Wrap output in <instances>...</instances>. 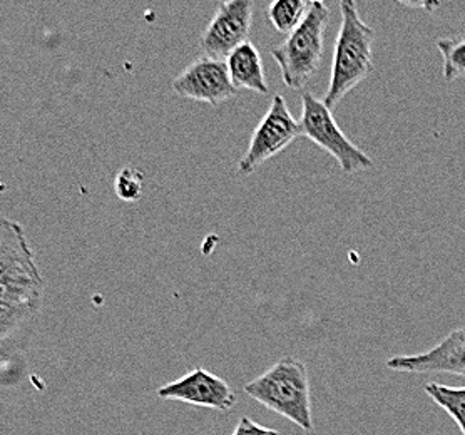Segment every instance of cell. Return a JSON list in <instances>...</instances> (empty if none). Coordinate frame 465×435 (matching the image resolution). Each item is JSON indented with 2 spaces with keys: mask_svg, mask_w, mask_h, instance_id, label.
Returning <instances> with one entry per match:
<instances>
[{
  "mask_svg": "<svg viewBox=\"0 0 465 435\" xmlns=\"http://www.w3.org/2000/svg\"><path fill=\"white\" fill-rule=\"evenodd\" d=\"M173 91L184 99L216 107L238 94L224 61L203 55L186 65L174 81Z\"/></svg>",
  "mask_w": 465,
  "mask_h": 435,
  "instance_id": "8",
  "label": "cell"
},
{
  "mask_svg": "<svg viewBox=\"0 0 465 435\" xmlns=\"http://www.w3.org/2000/svg\"><path fill=\"white\" fill-rule=\"evenodd\" d=\"M253 9L252 0H228L218 4L214 17L200 39L203 55L223 61L238 45L246 43L253 25Z\"/></svg>",
  "mask_w": 465,
  "mask_h": 435,
  "instance_id": "6",
  "label": "cell"
},
{
  "mask_svg": "<svg viewBox=\"0 0 465 435\" xmlns=\"http://www.w3.org/2000/svg\"><path fill=\"white\" fill-rule=\"evenodd\" d=\"M328 19L327 4L320 0L312 2L302 24L286 35L283 43L272 49L286 87L300 91L320 71Z\"/></svg>",
  "mask_w": 465,
  "mask_h": 435,
  "instance_id": "3",
  "label": "cell"
},
{
  "mask_svg": "<svg viewBox=\"0 0 465 435\" xmlns=\"http://www.w3.org/2000/svg\"><path fill=\"white\" fill-rule=\"evenodd\" d=\"M232 435H282L275 429L256 424L250 417H242Z\"/></svg>",
  "mask_w": 465,
  "mask_h": 435,
  "instance_id": "18",
  "label": "cell"
},
{
  "mask_svg": "<svg viewBox=\"0 0 465 435\" xmlns=\"http://www.w3.org/2000/svg\"><path fill=\"white\" fill-rule=\"evenodd\" d=\"M310 4L307 0H275L268 5L266 19L276 33L288 35L305 19Z\"/></svg>",
  "mask_w": 465,
  "mask_h": 435,
  "instance_id": "13",
  "label": "cell"
},
{
  "mask_svg": "<svg viewBox=\"0 0 465 435\" xmlns=\"http://www.w3.org/2000/svg\"><path fill=\"white\" fill-rule=\"evenodd\" d=\"M41 310L0 303V365L19 355Z\"/></svg>",
  "mask_w": 465,
  "mask_h": 435,
  "instance_id": "11",
  "label": "cell"
},
{
  "mask_svg": "<svg viewBox=\"0 0 465 435\" xmlns=\"http://www.w3.org/2000/svg\"><path fill=\"white\" fill-rule=\"evenodd\" d=\"M228 74L232 84L236 91L248 89L256 94H270V85L264 75L262 54L256 45L250 41L238 45L228 57H226Z\"/></svg>",
  "mask_w": 465,
  "mask_h": 435,
  "instance_id": "12",
  "label": "cell"
},
{
  "mask_svg": "<svg viewBox=\"0 0 465 435\" xmlns=\"http://www.w3.org/2000/svg\"><path fill=\"white\" fill-rule=\"evenodd\" d=\"M156 395L163 400L188 403L220 412H230L238 402L230 383L204 369H194L178 381L159 387Z\"/></svg>",
  "mask_w": 465,
  "mask_h": 435,
  "instance_id": "7",
  "label": "cell"
},
{
  "mask_svg": "<svg viewBox=\"0 0 465 435\" xmlns=\"http://www.w3.org/2000/svg\"><path fill=\"white\" fill-rule=\"evenodd\" d=\"M298 136H302L300 124L286 106L285 97L275 94L263 119L254 129L243 158L238 163V173L243 176L253 174L266 161L285 151Z\"/></svg>",
  "mask_w": 465,
  "mask_h": 435,
  "instance_id": "5",
  "label": "cell"
},
{
  "mask_svg": "<svg viewBox=\"0 0 465 435\" xmlns=\"http://www.w3.org/2000/svg\"><path fill=\"white\" fill-rule=\"evenodd\" d=\"M243 391L268 410L282 415L300 429H313L312 391L305 361L285 357L252 382L244 383Z\"/></svg>",
  "mask_w": 465,
  "mask_h": 435,
  "instance_id": "2",
  "label": "cell"
},
{
  "mask_svg": "<svg viewBox=\"0 0 465 435\" xmlns=\"http://www.w3.org/2000/svg\"><path fill=\"white\" fill-rule=\"evenodd\" d=\"M387 369L401 373H454L465 379V325L452 330L430 351L397 355L385 361Z\"/></svg>",
  "mask_w": 465,
  "mask_h": 435,
  "instance_id": "10",
  "label": "cell"
},
{
  "mask_svg": "<svg viewBox=\"0 0 465 435\" xmlns=\"http://www.w3.org/2000/svg\"><path fill=\"white\" fill-rule=\"evenodd\" d=\"M143 186H144L143 173L131 166L119 171L114 180V192L117 198L126 203L139 202L143 196Z\"/></svg>",
  "mask_w": 465,
  "mask_h": 435,
  "instance_id": "17",
  "label": "cell"
},
{
  "mask_svg": "<svg viewBox=\"0 0 465 435\" xmlns=\"http://www.w3.org/2000/svg\"><path fill=\"white\" fill-rule=\"evenodd\" d=\"M0 285H44L22 224L0 218Z\"/></svg>",
  "mask_w": 465,
  "mask_h": 435,
  "instance_id": "9",
  "label": "cell"
},
{
  "mask_svg": "<svg viewBox=\"0 0 465 435\" xmlns=\"http://www.w3.org/2000/svg\"><path fill=\"white\" fill-rule=\"evenodd\" d=\"M298 124L302 136L331 154L345 174H355L373 168L371 156L347 138L337 124L333 113L312 93L302 94V119Z\"/></svg>",
  "mask_w": 465,
  "mask_h": 435,
  "instance_id": "4",
  "label": "cell"
},
{
  "mask_svg": "<svg viewBox=\"0 0 465 435\" xmlns=\"http://www.w3.org/2000/svg\"><path fill=\"white\" fill-rule=\"evenodd\" d=\"M340 14L341 24L335 41L330 85L322 99L330 111L339 106L340 101L373 71L375 31L363 22L353 0H341Z\"/></svg>",
  "mask_w": 465,
  "mask_h": 435,
  "instance_id": "1",
  "label": "cell"
},
{
  "mask_svg": "<svg viewBox=\"0 0 465 435\" xmlns=\"http://www.w3.org/2000/svg\"><path fill=\"white\" fill-rule=\"evenodd\" d=\"M435 47L442 55V75L447 84L465 77V34L452 37H440L435 41Z\"/></svg>",
  "mask_w": 465,
  "mask_h": 435,
  "instance_id": "15",
  "label": "cell"
},
{
  "mask_svg": "<svg viewBox=\"0 0 465 435\" xmlns=\"http://www.w3.org/2000/svg\"><path fill=\"white\" fill-rule=\"evenodd\" d=\"M425 393L442 407L455 420L457 427L465 435V387H449L444 383L429 382L423 387Z\"/></svg>",
  "mask_w": 465,
  "mask_h": 435,
  "instance_id": "14",
  "label": "cell"
},
{
  "mask_svg": "<svg viewBox=\"0 0 465 435\" xmlns=\"http://www.w3.org/2000/svg\"><path fill=\"white\" fill-rule=\"evenodd\" d=\"M44 285H0V303L17 307H43Z\"/></svg>",
  "mask_w": 465,
  "mask_h": 435,
  "instance_id": "16",
  "label": "cell"
}]
</instances>
